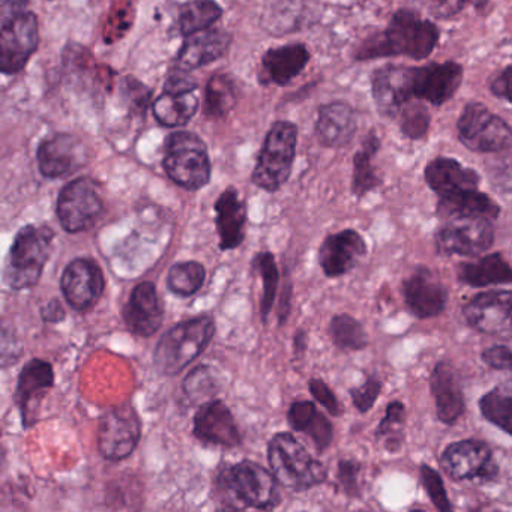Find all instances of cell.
<instances>
[{
    "label": "cell",
    "mask_w": 512,
    "mask_h": 512,
    "mask_svg": "<svg viewBox=\"0 0 512 512\" xmlns=\"http://www.w3.org/2000/svg\"><path fill=\"white\" fill-rule=\"evenodd\" d=\"M379 149L380 140L376 134L370 133L365 137L361 151L356 152L353 158L352 191L356 197H364L380 185V178L373 166L374 157Z\"/></svg>",
    "instance_id": "34"
},
{
    "label": "cell",
    "mask_w": 512,
    "mask_h": 512,
    "mask_svg": "<svg viewBox=\"0 0 512 512\" xmlns=\"http://www.w3.org/2000/svg\"><path fill=\"white\" fill-rule=\"evenodd\" d=\"M380 391H382V380L379 377L370 376L365 380L364 385L353 388L350 391V397H352L356 409L361 413H365L374 406Z\"/></svg>",
    "instance_id": "47"
},
{
    "label": "cell",
    "mask_w": 512,
    "mask_h": 512,
    "mask_svg": "<svg viewBox=\"0 0 512 512\" xmlns=\"http://www.w3.org/2000/svg\"><path fill=\"white\" fill-rule=\"evenodd\" d=\"M446 475L455 481L481 478L490 481L497 475L490 446L482 440H460L452 443L440 457Z\"/></svg>",
    "instance_id": "13"
},
{
    "label": "cell",
    "mask_w": 512,
    "mask_h": 512,
    "mask_svg": "<svg viewBox=\"0 0 512 512\" xmlns=\"http://www.w3.org/2000/svg\"><path fill=\"white\" fill-rule=\"evenodd\" d=\"M290 427L299 433L307 434L319 451H325L334 439V427L311 401H296L290 406L287 415Z\"/></svg>",
    "instance_id": "31"
},
{
    "label": "cell",
    "mask_w": 512,
    "mask_h": 512,
    "mask_svg": "<svg viewBox=\"0 0 512 512\" xmlns=\"http://www.w3.org/2000/svg\"><path fill=\"white\" fill-rule=\"evenodd\" d=\"M37 160L40 172L46 178H64L85 166L86 148L71 134H56L41 143Z\"/></svg>",
    "instance_id": "17"
},
{
    "label": "cell",
    "mask_w": 512,
    "mask_h": 512,
    "mask_svg": "<svg viewBox=\"0 0 512 512\" xmlns=\"http://www.w3.org/2000/svg\"><path fill=\"white\" fill-rule=\"evenodd\" d=\"M470 0H428L427 8L436 19H451L467 7Z\"/></svg>",
    "instance_id": "50"
},
{
    "label": "cell",
    "mask_w": 512,
    "mask_h": 512,
    "mask_svg": "<svg viewBox=\"0 0 512 512\" xmlns=\"http://www.w3.org/2000/svg\"><path fill=\"white\" fill-rule=\"evenodd\" d=\"M142 434V424L131 406L116 407L101 419L98 449L107 460L119 461L131 455Z\"/></svg>",
    "instance_id": "12"
},
{
    "label": "cell",
    "mask_w": 512,
    "mask_h": 512,
    "mask_svg": "<svg viewBox=\"0 0 512 512\" xmlns=\"http://www.w3.org/2000/svg\"><path fill=\"white\" fill-rule=\"evenodd\" d=\"M440 32L430 20L422 19L410 10H400L392 16L388 28L362 41L355 50L356 61L406 58L422 61L433 53L439 43Z\"/></svg>",
    "instance_id": "1"
},
{
    "label": "cell",
    "mask_w": 512,
    "mask_h": 512,
    "mask_svg": "<svg viewBox=\"0 0 512 512\" xmlns=\"http://www.w3.org/2000/svg\"><path fill=\"white\" fill-rule=\"evenodd\" d=\"M511 292L493 290L470 299L463 316L470 328L482 334H502L511 326Z\"/></svg>",
    "instance_id": "15"
},
{
    "label": "cell",
    "mask_w": 512,
    "mask_h": 512,
    "mask_svg": "<svg viewBox=\"0 0 512 512\" xmlns=\"http://www.w3.org/2000/svg\"><path fill=\"white\" fill-rule=\"evenodd\" d=\"M307 350V335L304 331H299L295 335V353L296 355H302Z\"/></svg>",
    "instance_id": "55"
},
{
    "label": "cell",
    "mask_w": 512,
    "mask_h": 512,
    "mask_svg": "<svg viewBox=\"0 0 512 512\" xmlns=\"http://www.w3.org/2000/svg\"><path fill=\"white\" fill-rule=\"evenodd\" d=\"M218 487L235 500L233 508L274 509L280 505L278 481L254 461H241L218 476Z\"/></svg>",
    "instance_id": "5"
},
{
    "label": "cell",
    "mask_w": 512,
    "mask_h": 512,
    "mask_svg": "<svg viewBox=\"0 0 512 512\" xmlns=\"http://www.w3.org/2000/svg\"><path fill=\"white\" fill-rule=\"evenodd\" d=\"M298 128L292 122L278 121L266 134L262 151L257 158L253 182L262 190L275 193L287 181L295 161Z\"/></svg>",
    "instance_id": "7"
},
{
    "label": "cell",
    "mask_w": 512,
    "mask_h": 512,
    "mask_svg": "<svg viewBox=\"0 0 512 512\" xmlns=\"http://www.w3.org/2000/svg\"><path fill=\"white\" fill-rule=\"evenodd\" d=\"M268 461L278 484L289 490L304 491L325 482L326 467L314 460L304 445L290 433H278L272 437L268 446Z\"/></svg>",
    "instance_id": "2"
},
{
    "label": "cell",
    "mask_w": 512,
    "mask_h": 512,
    "mask_svg": "<svg viewBox=\"0 0 512 512\" xmlns=\"http://www.w3.org/2000/svg\"><path fill=\"white\" fill-rule=\"evenodd\" d=\"M310 61V52L304 44H287V46L269 49L262 58V74L266 82L278 86L289 85Z\"/></svg>",
    "instance_id": "29"
},
{
    "label": "cell",
    "mask_w": 512,
    "mask_h": 512,
    "mask_svg": "<svg viewBox=\"0 0 512 512\" xmlns=\"http://www.w3.org/2000/svg\"><path fill=\"white\" fill-rule=\"evenodd\" d=\"M482 415L491 424L499 427L505 433H511L512 427V388L511 382L496 386L493 391L485 394L479 401Z\"/></svg>",
    "instance_id": "37"
},
{
    "label": "cell",
    "mask_w": 512,
    "mask_h": 512,
    "mask_svg": "<svg viewBox=\"0 0 512 512\" xmlns=\"http://www.w3.org/2000/svg\"><path fill=\"white\" fill-rule=\"evenodd\" d=\"M103 211L97 182L79 178L65 185L59 194L58 217L67 232L79 233L91 227Z\"/></svg>",
    "instance_id": "10"
},
{
    "label": "cell",
    "mask_w": 512,
    "mask_h": 512,
    "mask_svg": "<svg viewBox=\"0 0 512 512\" xmlns=\"http://www.w3.org/2000/svg\"><path fill=\"white\" fill-rule=\"evenodd\" d=\"M511 349L508 346L488 347L482 352V361L494 370H511Z\"/></svg>",
    "instance_id": "51"
},
{
    "label": "cell",
    "mask_w": 512,
    "mask_h": 512,
    "mask_svg": "<svg viewBox=\"0 0 512 512\" xmlns=\"http://www.w3.org/2000/svg\"><path fill=\"white\" fill-rule=\"evenodd\" d=\"M223 17L215 0H191L179 11V31L185 38L214 26Z\"/></svg>",
    "instance_id": "36"
},
{
    "label": "cell",
    "mask_w": 512,
    "mask_h": 512,
    "mask_svg": "<svg viewBox=\"0 0 512 512\" xmlns=\"http://www.w3.org/2000/svg\"><path fill=\"white\" fill-rule=\"evenodd\" d=\"M215 334L211 316L179 323L161 337L155 349V365L166 376H175L191 364L208 347Z\"/></svg>",
    "instance_id": "3"
},
{
    "label": "cell",
    "mask_w": 512,
    "mask_h": 512,
    "mask_svg": "<svg viewBox=\"0 0 512 512\" xmlns=\"http://www.w3.org/2000/svg\"><path fill=\"white\" fill-rule=\"evenodd\" d=\"M23 346L13 326L0 320V368H8L22 358Z\"/></svg>",
    "instance_id": "44"
},
{
    "label": "cell",
    "mask_w": 512,
    "mask_h": 512,
    "mask_svg": "<svg viewBox=\"0 0 512 512\" xmlns=\"http://www.w3.org/2000/svg\"><path fill=\"white\" fill-rule=\"evenodd\" d=\"M437 232L436 247L445 256L475 257L494 242V229L484 218H452Z\"/></svg>",
    "instance_id": "11"
},
{
    "label": "cell",
    "mask_w": 512,
    "mask_h": 512,
    "mask_svg": "<svg viewBox=\"0 0 512 512\" xmlns=\"http://www.w3.org/2000/svg\"><path fill=\"white\" fill-rule=\"evenodd\" d=\"M398 115H400V128L404 136L419 140L428 133L431 116L424 104L413 100L407 101L398 110Z\"/></svg>",
    "instance_id": "43"
},
{
    "label": "cell",
    "mask_w": 512,
    "mask_h": 512,
    "mask_svg": "<svg viewBox=\"0 0 512 512\" xmlns=\"http://www.w3.org/2000/svg\"><path fill=\"white\" fill-rule=\"evenodd\" d=\"M253 266L254 269L259 272L263 281V296L262 301H260V313H262L263 320L266 322L269 313H271L275 295H277L280 274H278L274 254L268 253V251H266V253L257 254V256L254 257Z\"/></svg>",
    "instance_id": "40"
},
{
    "label": "cell",
    "mask_w": 512,
    "mask_h": 512,
    "mask_svg": "<svg viewBox=\"0 0 512 512\" xmlns=\"http://www.w3.org/2000/svg\"><path fill=\"white\" fill-rule=\"evenodd\" d=\"M374 103L383 115H395L410 98V67L386 65L371 79Z\"/></svg>",
    "instance_id": "24"
},
{
    "label": "cell",
    "mask_w": 512,
    "mask_h": 512,
    "mask_svg": "<svg viewBox=\"0 0 512 512\" xmlns=\"http://www.w3.org/2000/svg\"><path fill=\"white\" fill-rule=\"evenodd\" d=\"M163 305L154 284L145 281L131 293L124 319L133 334L151 337L163 325Z\"/></svg>",
    "instance_id": "23"
},
{
    "label": "cell",
    "mask_w": 512,
    "mask_h": 512,
    "mask_svg": "<svg viewBox=\"0 0 512 512\" xmlns=\"http://www.w3.org/2000/svg\"><path fill=\"white\" fill-rule=\"evenodd\" d=\"M163 167L167 176L185 190H200L211 179L208 148L197 134L188 131L167 137Z\"/></svg>",
    "instance_id": "6"
},
{
    "label": "cell",
    "mask_w": 512,
    "mask_h": 512,
    "mask_svg": "<svg viewBox=\"0 0 512 512\" xmlns=\"http://www.w3.org/2000/svg\"><path fill=\"white\" fill-rule=\"evenodd\" d=\"M194 434L202 442L233 448L241 443L238 425L229 407L220 400L202 404L194 418Z\"/></svg>",
    "instance_id": "21"
},
{
    "label": "cell",
    "mask_w": 512,
    "mask_h": 512,
    "mask_svg": "<svg viewBox=\"0 0 512 512\" xmlns=\"http://www.w3.org/2000/svg\"><path fill=\"white\" fill-rule=\"evenodd\" d=\"M431 392L436 400L437 418L455 424L464 412V397L457 371L449 362H439L431 374Z\"/></svg>",
    "instance_id": "25"
},
{
    "label": "cell",
    "mask_w": 512,
    "mask_h": 512,
    "mask_svg": "<svg viewBox=\"0 0 512 512\" xmlns=\"http://www.w3.org/2000/svg\"><path fill=\"white\" fill-rule=\"evenodd\" d=\"M205 278V268L199 262H182L170 268L167 283L175 295L187 298L202 289Z\"/></svg>",
    "instance_id": "38"
},
{
    "label": "cell",
    "mask_w": 512,
    "mask_h": 512,
    "mask_svg": "<svg viewBox=\"0 0 512 512\" xmlns=\"http://www.w3.org/2000/svg\"><path fill=\"white\" fill-rule=\"evenodd\" d=\"M425 182L439 197L479 187L478 173L452 158L439 157L425 167Z\"/></svg>",
    "instance_id": "28"
},
{
    "label": "cell",
    "mask_w": 512,
    "mask_h": 512,
    "mask_svg": "<svg viewBox=\"0 0 512 512\" xmlns=\"http://www.w3.org/2000/svg\"><path fill=\"white\" fill-rule=\"evenodd\" d=\"M29 0H0V17L13 16L28 8Z\"/></svg>",
    "instance_id": "53"
},
{
    "label": "cell",
    "mask_w": 512,
    "mask_h": 512,
    "mask_svg": "<svg viewBox=\"0 0 512 512\" xmlns=\"http://www.w3.org/2000/svg\"><path fill=\"white\" fill-rule=\"evenodd\" d=\"M55 233L46 226H26L17 233L4 268V280L11 289L35 286L49 260Z\"/></svg>",
    "instance_id": "4"
},
{
    "label": "cell",
    "mask_w": 512,
    "mask_h": 512,
    "mask_svg": "<svg viewBox=\"0 0 512 512\" xmlns=\"http://www.w3.org/2000/svg\"><path fill=\"white\" fill-rule=\"evenodd\" d=\"M61 287L71 307L86 310L103 295V272L94 260H74L62 275Z\"/></svg>",
    "instance_id": "18"
},
{
    "label": "cell",
    "mask_w": 512,
    "mask_h": 512,
    "mask_svg": "<svg viewBox=\"0 0 512 512\" xmlns=\"http://www.w3.org/2000/svg\"><path fill=\"white\" fill-rule=\"evenodd\" d=\"M404 301L418 319H433L445 310L448 292L431 269L419 266L403 284Z\"/></svg>",
    "instance_id": "16"
},
{
    "label": "cell",
    "mask_w": 512,
    "mask_h": 512,
    "mask_svg": "<svg viewBox=\"0 0 512 512\" xmlns=\"http://www.w3.org/2000/svg\"><path fill=\"white\" fill-rule=\"evenodd\" d=\"M311 395L319 401L332 416H338L341 413L340 403L335 397L332 389L323 382L322 379H313L310 382Z\"/></svg>",
    "instance_id": "48"
},
{
    "label": "cell",
    "mask_w": 512,
    "mask_h": 512,
    "mask_svg": "<svg viewBox=\"0 0 512 512\" xmlns=\"http://www.w3.org/2000/svg\"><path fill=\"white\" fill-rule=\"evenodd\" d=\"M215 212L221 250H235L244 242L247 224V206L236 188L229 187L221 193L215 203Z\"/></svg>",
    "instance_id": "27"
},
{
    "label": "cell",
    "mask_w": 512,
    "mask_h": 512,
    "mask_svg": "<svg viewBox=\"0 0 512 512\" xmlns=\"http://www.w3.org/2000/svg\"><path fill=\"white\" fill-rule=\"evenodd\" d=\"M185 395L190 398L191 403H206L212 400L220 391V382L215 377L212 368L197 367L188 374L184 382Z\"/></svg>",
    "instance_id": "42"
},
{
    "label": "cell",
    "mask_w": 512,
    "mask_h": 512,
    "mask_svg": "<svg viewBox=\"0 0 512 512\" xmlns=\"http://www.w3.org/2000/svg\"><path fill=\"white\" fill-rule=\"evenodd\" d=\"M0 436H2V430H0Z\"/></svg>",
    "instance_id": "56"
},
{
    "label": "cell",
    "mask_w": 512,
    "mask_h": 512,
    "mask_svg": "<svg viewBox=\"0 0 512 512\" xmlns=\"http://www.w3.org/2000/svg\"><path fill=\"white\" fill-rule=\"evenodd\" d=\"M230 44H232V35L220 29H205L190 35L176 58L178 70L188 73L212 64L226 55Z\"/></svg>",
    "instance_id": "22"
},
{
    "label": "cell",
    "mask_w": 512,
    "mask_h": 512,
    "mask_svg": "<svg viewBox=\"0 0 512 512\" xmlns=\"http://www.w3.org/2000/svg\"><path fill=\"white\" fill-rule=\"evenodd\" d=\"M43 317L46 322L58 323L61 320H64L65 311L64 307H62L61 302L58 299H53L52 302L44 307Z\"/></svg>",
    "instance_id": "54"
},
{
    "label": "cell",
    "mask_w": 512,
    "mask_h": 512,
    "mask_svg": "<svg viewBox=\"0 0 512 512\" xmlns=\"http://www.w3.org/2000/svg\"><path fill=\"white\" fill-rule=\"evenodd\" d=\"M199 110V98L196 91L169 92L164 91L155 100L152 112L155 119L163 127L175 128L188 124Z\"/></svg>",
    "instance_id": "32"
},
{
    "label": "cell",
    "mask_w": 512,
    "mask_h": 512,
    "mask_svg": "<svg viewBox=\"0 0 512 512\" xmlns=\"http://www.w3.org/2000/svg\"><path fill=\"white\" fill-rule=\"evenodd\" d=\"M458 280L472 287L511 283V266L502 254L482 257L479 262L464 263L458 268Z\"/></svg>",
    "instance_id": "33"
},
{
    "label": "cell",
    "mask_w": 512,
    "mask_h": 512,
    "mask_svg": "<svg viewBox=\"0 0 512 512\" xmlns=\"http://www.w3.org/2000/svg\"><path fill=\"white\" fill-rule=\"evenodd\" d=\"M131 22H133V10L130 4H121L113 8L106 26V34H104L107 43H113L124 37L125 32L130 29Z\"/></svg>",
    "instance_id": "46"
},
{
    "label": "cell",
    "mask_w": 512,
    "mask_h": 512,
    "mask_svg": "<svg viewBox=\"0 0 512 512\" xmlns=\"http://www.w3.org/2000/svg\"><path fill=\"white\" fill-rule=\"evenodd\" d=\"M404 415H406V409H404L403 403H400V401L389 403L385 418L382 419L379 428H377V437H379L380 442H383L388 451H398L403 445V425L404 419H406Z\"/></svg>",
    "instance_id": "41"
},
{
    "label": "cell",
    "mask_w": 512,
    "mask_h": 512,
    "mask_svg": "<svg viewBox=\"0 0 512 512\" xmlns=\"http://www.w3.org/2000/svg\"><path fill=\"white\" fill-rule=\"evenodd\" d=\"M356 128L355 110L344 101H334L320 107L316 122V137L320 145L341 148L353 139Z\"/></svg>",
    "instance_id": "26"
},
{
    "label": "cell",
    "mask_w": 512,
    "mask_h": 512,
    "mask_svg": "<svg viewBox=\"0 0 512 512\" xmlns=\"http://www.w3.org/2000/svg\"><path fill=\"white\" fill-rule=\"evenodd\" d=\"M509 83H511V67H506L496 79L491 83L490 89L491 94L496 95L500 100L509 101L511 100V94H509Z\"/></svg>",
    "instance_id": "52"
},
{
    "label": "cell",
    "mask_w": 512,
    "mask_h": 512,
    "mask_svg": "<svg viewBox=\"0 0 512 512\" xmlns=\"http://www.w3.org/2000/svg\"><path fill=\"white\" fill-rule=\"evenodd\" d=\"M463 82V67L457 62L410 67V97L442 106L451 100Z\"/></svg>",
    "instance_id": "14"
},
{
    "label": "cell",
    "mask_w": 512,
    "mask_h": 512,
    "mask_svg": "<svg viewBox=\"0 0 512 512\" xmlns=\"http://www.w3.org/2000/svg\"><path fill=\"white\" fill-rule=\"evenodd\" d=\"M458 139L467 149L479 154L502 152L511 146L512 131L505 119L481 103H469L457 122Z\"/></svg>",
    "instance_id": "9"
},
{
    "label": "cell",
    "mask_w": 512,
    "mask_h": 512,
    "mask_svg": "<svg viewBox=\"0 0 512 512\" xmlns=\"http://www.w3.org/2000/svg\"><path fill=\"white\" fill-rule=\"evenodd\" d=\"M437 214L443 220L452 218H484L497 220L500 214L499 205L487 194L473 190L458 191V193L442 196L437 205Z\"/></svg>",
    "instance_id": "30"
},
{
    "label": "cell",
    "mask_w": 512,
    "mask_h": 512,
    "mask_svg": "<svg viewBox=\"0 0 512 512\" xmlns=\"http://www.w3.org/2000/svg\"><path fill=\"white\" fill-rule=\"evenodd\" d=\"M238 103V89L232 77L227 74H215L206 86L205 115L209 119H226Z\"/></svg>",
    "instance_id": "35"
},
{
    "label": "cell",
    "mask_w": 512,
    "mask_h": 512,
    "mask_svg": "<svg viewBox=\"0 0 512 512\" xmlns=\"http://www.w3.org/2000/svg\"><path fill=\"white\" fill-rule=\"evenodd\" d=\"M55 374L52 365L41 359H32L23 368L17 385L16 403L23 416L25 427L37 422L38 407L53 386Z\"/></svg>",
    "instance_id": "20"
},
{
    "label": "cell",
    "mask_w": 512,
    "mask_h": 512,
    "mask_svg": "<svg viewBox=\"0 0 512 512\" xmlns=\"http://www.w3.org/2000/svg\"><path fill=\"white\" fill-rule=\"evenodd\" d=\"M421 479L430 496L431 502L434 503L439 511L449 512L452 511L451 502H449L448 493H446L445 485H443L442 478L433 467L422 464L421 466Z\"/></svg>",
    "instance_id": "45"
},
{
    "label": "cell",
    "mask_w": 512,
    "mask_h": 512,
    "mask_svg": "<svg viewBox=\"0 0 512 512\" xmlns=\"http://www.w3.org/2000/svg\"><path fill=\"white\" fill-rule=\"evenodd\" d=\"M361 466L355 461H340L338 464V481L349 496H356L359 490L358 476Z\"/></svg>",
    "instance_id": "49"
},
{
    "label": "cell",
    "mask_w": 512,
    "mask_h": 512,
    "mask_svg": "<svg viewBox=\"0 0 512 512\" xmlns=\"http://www.w3.org/2000/svg\"><path fill=\"white\" fill-rule=\"evenodd\" d=\"M367 254L364 238L355 230L329 235L319 250V263L328 278H338L355 268Z\"/></svg>",
    "instance_id": "19"
},
{
    "label": "cell",
    "mask_w": 512,
    "mask_h": 512,
    "mask_svg": "<svg viewBox=\"0 0 512 512\" xmlns=\"http://www.w3.org/2000/svg\"><path fill=\"white\" fill-rule=\"evenodd\" d=\"M40 46V26L31 11L0 17V73L13 76L25 70Z\"/></svg>",
    "instance_id": "8"
},
{
    "label": "cell",
    "mask_w": 512,
    "mask_h": 512,
    "mask_svg": "<svg viewBox=\"0 0 512 512\" xmlns=\"http://www.w3.org/2000/svg\"><path fill=\"white\" fill-rule=\"evenodd\" d=\"M329 334L340 349L362 350L367 347L368 337L364 326L349 314H340L331 320Z\"/></svg>",
    "instance_id": "39"
}]
</instances>
